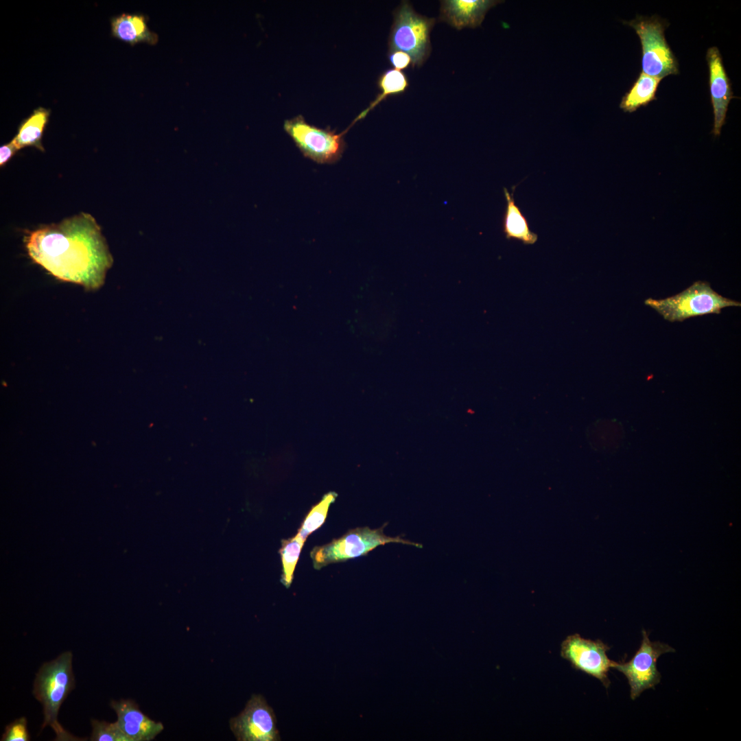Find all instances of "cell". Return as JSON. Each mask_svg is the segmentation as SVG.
<instances>
[{"label":"cell","mask_w":741,"mask_h":741,"mask_svg":"<svg viewBox=\"0 0 741 741\" xmlns=\"http://www.w3.org/2000/svg\"><path fill=\"white\" fill-rule=\"evenodd\" d=\"M305 541L298 534L281 541L279 551L282 561L281 583L286 589L290 588L292 583L294 569Z\"/></svg>","instance_id":"cell-19"},{"label":"cell","mask_w":741,"mask_h":741,"mask_svg":"<svg viewBox=\"0 0 741 741\" xmlns=\"http://www.w3.org/2000/svg\"><path fill=\"white\" fill-rule=\"evenodd\" d=\"M504 193L506 206L503 215L502 228L506 238L521 241L524 245L535 244L538 235L530 231L527 218L515 202L513 192L509 193L504 187Z\"/></svg>","instance_id":"cell-15"},{"label":"cell","mask_w":741,"mask_h":741,"mask_svg":"<svg viewBox=\"0 0 741 741\" xmlns=\"http://www.w3.org/2000/svg\"><path fill=\"white\" fill-rule=\"evenodd\" d=\"M148 17L141 13H121L110 19L113 37L131 46L138 43L156 45L158 36L148 25Z\"/></svg>","instance_id":"cell-14"},{"label":"cell","mask_w":741,"mask_h":741,"mask_svg":"<svg viewBox=\"0 0 741 741\" xmlns=\"http://www.w3.org/2000/svg\"><path fill=\"white\" fill-rule=\"evenodd\" d=\"M283 128L305 157L317 163L331 164L341 158L345 149L343 137L351 127L338 134L311 125L298 115L285 120Z\"/></svg>","instance_id":"cell-7"},{"label":"cell","mask_w":741,"mask_h":741,"mask_svg":"<svg viewBox=\"0 0 741 741\" xmlns=\"http://www.w3.org/2000/svg\"><path fill=\"white\" fill-rule=\"evenodd\" d=\"M337 496V493L333 491L325 494L308 512L296 534L306 540L309 534L318 529L324 524L329 507L335 502Z\"/></svg>","instance_id":"cell-20"},{"label":"cell","mask_w":741,"mask_h":741,"mask_svg":"<svg viewBox=\"0 0 741 741\" xmlns=\"http://www.w3.org/2000/svg\"><path fill=\"white\" fill-rule=\"evenodd\" d=\"M377 86L380 93L369 106L353 121L354 124L364 119L371 110L387 97L404 93L409 86V82L405 73L395 69H390L384 71L379 75Z\"/></svg>","instance_id":"cell-18"},{"label":"cell","mask_w":741,"mask_h":741,"mask_svg":"<svg viewBox=\"0 0 741 741\" xmlns=\"http://www.w3.org/2000/svg\"><path fill=\"white\" fill-rule=\"evenodd\" d=\"M28 255L57 279L97 290L113 259L101 228L89 213H80L43 226L25 239Z\"/></svg>","instance_id":"cell-1"},{"label":"cell","mask_w":741,"mask_h":741,"mask_svg":"<svg viewBox=\"0 0 741 741\" xmlns=\"http://www.w3.org/2000/svg\"><path fill=\"white\" fill-rule=\"evenodd\" d=\"M388 525L372 529L368 526L349 530L338 539L328 543L315 546L310 552L313 567L320 569L328 565L344 562L350 559L367 555L376 548L388 543H401L422 548L423 545L403 538L401 536L390 537L384 530Z\"/></svg>","instance_id":"cell-3"},{"label":"cell","mask_w":741,"mask_h":741,"mask_svg":"<svg viewBox=\"0 0 741 741\" xmlns=\"http://www.w3.org/2000/svg\"><path fill=\"white\" fill-rule=\"evenodd\" d=\"M91 741H128L117 723L92 720Z\"/></svg>","instance_id":"cell-21"},{"label":"cell","mask_w":741,"mask_h":741,"mask_svg":"<svg viewBox=\"0 0 741 741\" xmlns=\"http://www.w3.org/2000/svg\"><path fill=\"white\" fill-rule=\"evenodd\" d=\"M609 650L610 647L600 639H585L575 633L563 641L561 655L574 669L596 678L608 688L611 683L608 672L613 663L607 655Z\"/></svg>","instance_id":"cell-9"},{"label":"cell","mask_w":741,"mask_h":741,"mask_svg":"<svg viewBox=\"0 0 741 741\" xmlns=\"http://www.w3.org/2000/svg\"><path fill=\"white\" fill-rule=\"evenodd\" d=\"M49 115V109L38 107L22 121L16 135L12 140L19 150L25 147H35L44 151L41 141Z\"/></svg>","instance_id":"cell-16"},{"label":"cell","mask_w":741,"mask_h":741,"mask_svg":"<svg viewBox=\"0 0 741 741\" xmlns=\"http://www.w3.org/2000/svg\"><path fill=\"white\" fill-rule=\"evenodd\" d=\"M393 16L388 53L404 51L410 56L412 67H421L431 54L430 32L436 19L416 12L408 1L401 2Z\"/></svg>","instance_id":"cell-5"},{"label":"cell","mask_w":741,"mask_h":741,"mask_svg":"<svg viewBox=\"0 0 741 741\" xmlns=\"http://www.w3.org/2000/svg\"><path fill=\"white\" fill-rule=\"evenodd\" d=\"M645 305L654 309L670 322L721 312L727 307H740V302L725 298L715 292L707 281H697L681 292L663 299L649 298Z\"/></svg>","instance_id":"cell-4"},{"label":"cell","mask_w":741,"mask_h":741,"mask_svg":"<svg viewBox=\"0 0 741 741\" xmlns=\"http://www.w3.org/2000/svg\"><path fill=\"white\" fill-rule=\"evenodd\" d=\"M72 659L71 652L67 651L43 663L34 683L33 694L43 707L44 721L41 727L50 726L56 733V740H80L66 731L58 721L61 705L75 687Z\"/></svg>","instance_id":"cell-2"},{"label":"cell","mask_w":741,"mask_h":741,"mask_svg":"<svg viewBox=\"0 0 741 741\" xmlns=\"http://www.w3.org/2000/svg\"><path fill=\"white\" fill-rule=\"evenodd\" d=\"M642 637L641 645L631 660L622 663L613 661L611 666L626 677L632 700L646 690L655 689L661 680L657 668L658 658L664 653L674 652V649L667 644L651 642L645 630H642Z\"/></svg>","instance_id":"cell-8"},{"label":"cell","mask_w":741,"mask_h":741,"mask_svg":"<svg viewBox=\"0 0 741 741\" xmlns=\"http://www.w3.org/2000/svg\"><path fill=\"white\" fill-rule=\"evenodd\" d=\"M706 60L709 67V84L714 115L711 133L716 137L720 136L725 123L728 106L733 95L718 47H711L707 49Z\"/></svg>","instance_id":"cell-11"},{"label":"cell","mask_w":741,"mask_h":741,"mask_svg":"<svg viewBox=\"0 0 741 741\" xmlns=\"http://www.w3.org/2000/svg\"><path fill=\"white\" fill-rule=\"evenodd\" d=\"M388 58L395 69L401 71L407 69L412 64L410 56L402 51H395L388 53Z\"/></svg>","instance_id":"cell-23"},{"label":"cell","mask_w":741,"mask_h":741,"mask_svg":"<svg viewBox=\"0 0 741 741\" xmlns=\"http://www.w3.org/2000/svg\"><path fill=\"white\" fill-rule=\"evenodd\" d=\"M30 736L27 729V720L25 717L18 718L6 726L1 740L3 741H28Z\"/></svg>","instance_id":"cell-22"},{"label":"cell","mask_w":741,"mask_h":741,"mask_svg":"<svg viewBox=\"0 0 741 741\" xmlns=\"http://www.w3.org/2000/svg\"><path fill=\"white\" fill-rule=\"evenodd\" d=\"M18 150L19 149L12 141L1 145L0 148L1 166L5 165Z\"/></svg>","instance_id":"cell-24"},{"label":"cell","mask_w":741,"mask_h":741,"mask_svg":"<svg viewBox=\"0 0 741 741\" xmlns=\"http://www.w3.org/2000/svg\"><path fill=\"white\" fill-rule=\"evenodd\" d=\"M229 724L238 741L281 740L274 710L259 694H252L244 710Z\"/></svg>","instance_id":"cell-10"},{"label":"cell","mask_w":741,"mask_h":741,"mask_svg":"<svg viewBox=\"0 0 741 741\" xmlns=\"http://www.w3.org/2000/svg\"><path fill=\"white\" fill-rule=\"evenodd\" d=\"M111 707L117 716L119 727L128 741H150L164 729L163 725L144 714L132 700L112 701Z\"/></svg>","instance_id":"cell-12"},{"label":"cell","mask_w":741,"mask_h":741,"mask_svg":"<svg viewBox=\"0 0 741 741\" xmlns=\"http://www.w3.org/2000/svg\"><path fill=\"white\" fill-rule=\"evenodd\" d=\"M503 2L495 0H444L440 1V21L458 30L480 26L486 12Z\"/></svg>","instance_id":"cell-13"},{"label":"cell","mask_w":741,"mask_h":741,"mask_svg":"<svg viewBox=\"0 0 741 741\" xmlns=\"http://www.w3.org/2000/svg\"><path fill=\"white\" fill-rule=\"evenodd\" d=\"M662 79L641 72L630 90L622 98L620 108L626 113H633L657 99L656 93Z\"/></svg>","instance_id":"cell-17"},{"label":"cell","mask_w":741,"mask_h":741,"mask_svg":"<svg viewBox=\"0 0 741 741\" xmlns=\"http://www.w3.org/2000/svg\"><path fill=\"white\" fill-rule=\"evenodd\" d=\"M624 23L632 27L640 39L642 72L661 79L679 73L678 62L665 38V25L661 19L637 16Z\"/></svg>","instance_id":"cell-6"}]
</instances>
